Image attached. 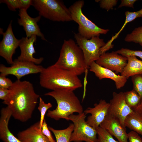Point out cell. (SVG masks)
Listing matches in <instances>:
<instances>
[{"instance_id": "6da1fadb", "label": "cell", "mask_w": 142, "mask_h": 142, "mask_svg": "<svg viewBox=\"0 0 142 142\" xmlns=\"http://www.w3.org/2000/svg\"><path fill=\"white\" fill-rule=\"evenodd\" d=\"M9 93L3 103L12 113V116L21 122H26L32 117L40 97L29 82L17 80L9 89Z\"/></svg>"}, {"instance_id": "7a4b0ae2", "label": "cell", "mask_w": 142, "mask_h": 142, "mask_svg": "<svg viewBox=\"0 0 142 142\" xmlns=\"http://www.w3.org/2000/svg\"><path fill=\"white\" fill-rule=\"evenodd\" d=\"M39 83L42 87L52 90L64 89L74 91L82 86L78 76L54 64L43 68L40 73Z\"/></svg>"}, {"instance_id": "3957f363", "label": "cell", "mask_w": 142, "mask_h": 142, "mask_svg": "<svg viewBox=\"0 0 142 142\" xmlns=\"http://www.w3.org/2000/svg\"><path fill=\"white\" fill-rule=\"evenodd\" d=\"M45 95L54 98L57 106L53 110H49L47 116L55 120L63 119L68 121L69 116L74 113L78 114L83 112L80 101L73 91L64 89H57L46 93Z\"/></svg>"}, {"instance_id": "277c9868", "label": "cell", "mask_w": 142, "mask_h": 142, "mask_svg": "<svg viewBox=\"0 0 142 142\" xmlns=\"http://www.w3.org/2000/svg\"><path fill=\"white\" fill-rule=\"evenodd\" d=\"M54 65L77 76L88 71L82 49L71 39L64 40L59 58Z\"/></svg>"}, {"instance_id": "5b68a950", "label": "cell", "mask_w": 142, "mask_h": 142, "mask_svg": "<svg viewBox=\"0 0 142 142\" xmlns=\"http://www.w3.org/2000/svg\"><path fill=\"white\" fill-rule=\"evenodd\" d=\"M39 15L50 20L57 22L72 21L69 8L59 0H34L32 4Z\"/></svg>"}, {"instance_id": "8992f818", "label": "cell", "mask_w": 142, "mask_h": 142, "mask_svg": "<svg viewBox=\"0 0 142 142\" xmlns=\"http://www.w3.org/2000/svg\"><path fill=\"white\" fill-rule=\"evenodd\" d=\"M84 4V1L79 0L69 8L72 21L78 25V33L88 39L106 34L109 31L108 29L99 27L84 15L82 11Z\"/></svg>"}, {"instance_id": "52a82bcc", "label": "cell", "mask_w": 142, "mask_h": 142, "mask_svg": "<svg viewBox=\"0 0 142 142\" xmlns=\"http://www.w3.org/2000/svg\"><path fill=\"white\" fill-rule=\"evenodd\" d=\"M86 115L83 112L77 115L73 114L69 116V120L72 121L74 125L70 142H98L97 130L85 121Z\"/></svg>"}, {"instance_id": "ba28073f", "label": "cell", "mask_w": 142, "mask_h": 142, "mask_svg": "<svg viewBox=\"0 0 142 142\" xmlns=\"http://www.w3.org/2000/svg\"><path fill=\"white\" fill-rule=\"evenodd\" d=\"M74 37L77 44L82 49L84 55L86 69L88 70L90 64L95 62L101 54L100 49L105 44L104 40L99 36L88 39L78 33H74Z\"/></svg>"}, {"instance_id": "9c48e42d", "label": "cell", "mask_w": 142, "mask_h": 142, "mask_svg": "<svg viewBox=\"0 0 142 142\" xmlns=\"http://www.w3.org/2000/svg\"><path fill=\"white\" fill-rule=\"evenodd\" d=\"M44 67L42 66L27 61H19L16 59L13 64L9 67L3 64L0 66V75H14L17 80H20L22 77L30 74L40 73Z\"/></svg>"}, {"instance_id": "30bf717a", "label": "cell", "mask_w": 142, "mask_h": 142, "mask_svg": "<svg viewBox=\"0 0 142 142\" xmlns=\"http://www.w3.org/2000/svg\"><path fill=\"white\" fill-rule=\"evenodd\" d=\"M113 98L110 101L108 114L116 118L125 128L124 121L126 116L132 113L133 110L130 108L125 101L124 93H113Z\"/></svg>"}, {"instance_id": "8fae6325", "label": "cell", "mask_w": 142, "mask_h": 142, "mask_svg": "<svg viewBox=\"0 0 142 142\" xmlns=\"http://www.w3.org/2000/svg\"><path fill=\"white\" fill-rule=\"evenodd\" d=\"M12 22L11 21L5 32L1 31L0 33L3 35V38L0 42V55L11 65L14 62L13 55L16 48L19 47L20 41V39H17L13 34Z\"/></svg>"}, {"instance_id": "7c38bea8", "label": "cell", "mask_w": 142, "mask_h": 142, "mask_svg": "<svg viewBox=\"0 0 142 142\" xmlns=\"http://www.w3.org/2000/svg\"><path fill=\"white\" fill-rule=\"evenodd\" d=\"M127 61V57L113 51L102 54L95 62L102 67L115 71L116 74L121 73Z\"/></svg>"}, {"instance_id": "4fadbf2b", "label": "cell", "mask_w": 142, "mask_h": 142, "mask_svg": "<svg viewBox=\"0 0 142 142\" xmlns=\"http://www.w3.org/2000/svg\"><path fill=\"white\" fill-rule=\"evenodd\" d=\"M109 105V103L105 100L101 99L98 104H94L93 108H88L83 111L86 115L91 114L87 118V123L94 129H97L107 114Z\"/></svg>"}, {"instance_id": "5bb4252c", "label": "cell", "mask_w": 142, "mask_h": 142, "mask_svg": "<svg viewBox=\"0 0 142 142\" xmlns=\"http://www.w3.org/2000/svg\"><path fill=\"white\" fill-rule=\"evenodd\" d=\"M18 15L19 18L18 19V23L23 27L26 37L29 38L35 35L43 40H47L37 23L40 20L41 16L39 15L36 17L32 18L28 14L27 10L23 9H19Z\"/></svg>"}, {"instance_id": "9a60e30c", "label": "cell", "mask_w": 142, "mask_h": 142, "mask_svg": "<svg viewBox=\"0 0 142 142\" xmlns=\"http://www.w3.org/2000/svg\"><path fill=\"white\" fill-rule=\"evenodd\" d=\"M37 39V36L33 35L30 38L22 37L20 39L19 47L21 53L17 59L21 61L31 62L37 65L40 64L44 59L43 57L37 58L33 57L36 52L33 44Z\"/></svg>"}, {"instance_id": "2e32d148", "label": "cell", "mask_w": 142, "mask_h": 142, "mask_svg": "<svg viewBox=\"0 0 142 142\" xmlns=\"http://www.w3.org/2000/svg\"><path fill=\"white\" fill-rule=\"evenodd\" d=\"M100 126L115 136L119 142H128L126 129L123 127L116 118L108 114Z\"/></svg>"}, {"instance_id": "e0dca14e", "label": "cell", "mask_w": 142, "mask_h": 142, "mask_svg": "<svg viewBox=\"0 0 142 142\" xmlns=\"http://www.w3.org/2000/svg\"><path fill=\"white\" fill-rule=\"evenodd\" d=\"M89 70L93 72L100 80L105 78H109L114 81L117 89H120L124 86L127 81L124 76L116 74L112 71L102 67L93 62L89 66Z\"/></svg>"}, {"instance_id": "ac0fdd59", "label": "cell", "mask_w": 142, "mask_h": 142, "mask_svg": "<svg viewBox=\"0 0 142 142\" xmlns=\"http://www.w3.org/2000/svg\"><path fill=\"white\" fill-rule=\"evenodd\" d=\"M0 138L4 142H22L10 131L8 123L12 113L7 106L2 108L0 111Z\"/></svg>"}, {"instance_id": "d6986e66", "label": "cell", "mask_w": 142, "mask_h": 142, "mask_svg": "<svg viewBox=\"0 0 142 142\" xmlns=\"http://www.w3.org/2000/svg\"><path fill=\"white\" fill-rule=\"evenodd\" d=\"M18 138L22 142H49L40 129L39 121L18 133Z\"/></svg>"}, {"instance_id": "ffe728a7", "label": "cell", "mask_w": 142, "mask_h": 142, "mask_svg": "<svg viewBox=\"0 0 142 142\" xmlns=\"http://www.w3.org/2000/svg\"><path fill=\"white\" fill-rule=\"evenodd\" d=\"M125 19L124 23L119 31L115 34L109 40L105 45L102 47L100 49V53L101 55L112 48L113 47L112 43L113 41L117 38L119 34L124 28L125 26L128 23L134 20L136 18L138 17H142V8L137 11L131 12L126 11L125 12Z\"/></svg>"}, {"instance_id": "44dd1931", "label": "cell", "mask_w": 142, "mask_h": 142, "mask_svg": "<svg viewBox=\"0 0 142 142\" xmlns=\"http://www.w3.org/2000/svg\"><path fill=\"white\" fill-rule=\"evenodd\" d=\"M126 65L121 73L127 79L130 77L142 73V60L138 59L136 57L129 56L127 57Z\"/></svg>"}, {"instance_id": "7402d4cb", "label": "cell", "mask_w": 142, "mask_h": 142, "mask_svg": "<svg viewBox=\"0 0 142 142\" xmlns=\"http://www.w3.org/2000/svg\"><path fill=\"white\" fill-rule=\"evenodd\" d=\"M125 127L128 128L142 136V117L133 111L126 117L124 121Z\"/></svg>"}, {"instance_id": "603a6c76", "label": "cell", "mask_w": 142, "mask_h": 142, "mask_svg": "<svg viewBox=\"0 0 142 142\" xmlns=\"http://www.w3.org/2000/svg\"><path fill=\"white\" fill-rule=\"evenodd\" d=\"M48 127L54 134L56 142H70L71 135L73 131V124H70L68 127L62 130H56L49 126Z\"/></svg>"}, {"instance_id": "cb8c5ba5", "label": "cell", "mask_w": 142, "mask_h": 142, "mask_svg": "<svg viewBox=\"0 0 142 142\" xmlns=\"http://www.w3.org/2000/svg\"><path fill=\"white\" fill-rule=\"evenodd\" d=\"M124 93L126 103L132 109L137 106L141 102L139 96L133 89Z\"/></svg>"}, {"instance_id": "d4e9b609", "label": "cell", "mask_w": 142, "mask_h": 142, "mask_svg": "<svg viewBox=\"0 0 142 142\" xmlns=\"http://www.w3.org/2000/svg\"><path fill=\"white\" fill-rule=\"evenodd\" d=\"M125 41L139 43L142 46V26L135 28L124 38Z\"/></svg>"}, {"instance_id": "484cf974", "label": "cell", "mask_w": 142, "mask_h": 142, "mask_svg": "<svg viewBox=\"0 0 142 142\" xmlns=\"http://www.w3.org/2000/svg\"><path fill=\"white\" fill-rule=\"evenodd\" d=\"M96 130L98 142H119L115 140L107 130L100 126H99Z\"/></svg>"}, {"instance_id": "4316f807", "label": "cell", "mask_w": 142, "mask_h": 142, "mask_svg": "<svg viewBox=\"0 0 142 142\" xmlns=\"http://www.w3.org/2000/svg\"><path fill=\"white\" fill-rule=\"evenodd\" d=\"M39 105L38 108L40 113V116L39 121L40 129H41L43 124L44 120V118L47 110L52 107V105L50 103H45L42 98L40 97L39 99Z\"/></svg>"}, {"instance_id": "83f0119b", "label": "cell", "mask_w": 142, "mask_h": 142, "mask_svg": "<svg viewBox=\"0 0 142 142\" xmlns=\"http://www.w3.org/2000/svg\"><path fill=\"white\" fill-rule=\"evenodd\" d=\"M133 84V89L138 94L142 100V73L136 74L131 77Z\"/></svg>"}, {"instance_id": "f1b7e54d", "label": "cell", "mask_w": 142, "mask_h": 142, "mask_svg": "<svg viewBox=\"0 0 142 142\" xmlns=\"http://www.w3.org/2000/svg\"><path fill=\"white\" fill-rule=\"evenodd\" d=\"M118 54L127 57L129 56H134L139 57L142 59V51L133 50L122 48L116 51Z\"/></svg>"}, {"instance_id": "f546056e", "label": "cell", "mask_w": 142, "mask_h": 142, "mask_svg": "<svg viewBox=\"0 0 142 142\" xmlns=\"http://www.w3.org/2000/svg\"><path fill=\"white\" fill-rule=\"evenodd\" d=\"M96 2H99L100 8L108 11L112 9L115 6L118 2L116 0H96Z\"/></svg>"}, {"instance_id": "4dcf8cb0", "label": "cell", "mask_w": 142, "mask_h": 142, "mask_svg": "<svg viewBox=\"0 0 142 142\" xmlns=\"http://www.w3.org/2000/svg\"><path fill=\"white\" fill-rule=\"evenodd\" d=\"M0 2L6 4L9 9L13 11H16L17 9H19L18 0H1Z\"/></svg>"}, {"instance_id": "1f68e13d", "label": "cell", "mask_w": 142, "mask_h": 142, "mask_svg": "<svg viewBox=\"0 0 142 142\" xmlns=\"http://www.w3.org/2000/svg\"><path fill=\"white\" fill-rule=\"evenodd\" d=\"M50 130L44 119L41 129L42 133L48 138L49 142H56Z\"/></svg>"}, {"instance_id": "d6a6232c", "label": "cell", "mask_w": 142, "mask_h": 142, "mask_svg": "<svg viewBox=\"0 0 142 142\" xmlns=\"http://www.w3.org/2000/svg\"><path fill=\"white\" fill-rule=\"evenodd\" d=\"M13 83L6 76L0 75V88L9 89Z\"/></svg>"}, {"instance_id": "836d02e7", "label": "cell", "mask_w": 142, "mask_h": 142, "mask_svg": "<svg viewBox=\"0 0 142 142\" xmlns=\"http://www.w3.org/2000/svg\"><path fill=\"white\" fill-rule=\"evenodd\" d=\"M128 134L129 142H142L141 138L135 132L131 131Z\"/></svg>"}, {"instance_id": "e575fe53", "label": "cell", "mask_w": 142, "mask_h": 142, "mask_svg": "<svg viewBox=\"0 0 142 142\" xmlns=\"http://www.w3.org/2000/svg\"><path fill=\"white\" fill-rule=\"evenodd\" d=\"M19 4V9L27 10L31 5H32L33 0H18Z\"/></svg>"}, {"instance_id": "d590c367", "label": "cell", "mask_w": 142, "mask_h": 142, "mask_svg": "<svg viewBox=\"0 0 142 142\" xmlns=\"http://www.w3.org/2000/svg\"><path fill=\"white\" fill-rule=\"evenodd\" d=\"M136 0H122L120 4L118 6L120 8L123 6L128 7L134 8V4L136 1Z\"/></svg>"}, {"instance_id": "8d00e7d4", "label": "cell", "mask_w": 142, "mask_h": 142, "mask_svg": "<svg viewBox=\"0 0 142 142\" xmlns=\"http://www.w3.org/2000/svg\"><path fill=\"white\" fill-rule=\"evenodd\" d=\"M10 92L9 89L0 88V99L5 100L8 96Z\"/></svg>"}, {"instance_id": "74e56055", "label": "cell", "mask_w": 142, "mask_h": 142, "mask_svg": "<svg viewBox=\"0 0 142 142\" xmlns=\"http://www.w3.org/2000/svg\"><path fill=\"white\" fill-rule=\"evenodd\" d=\"M133 109L142 117V100L139 104Z\"/></svg>"}, {"instance_id": "f35d334b", "label": "cell", "mask_w": 142, "mask_h": 142, "mask_svg": "<svg viewBox=\"0 0 142 142\" xmlns=\"http://www.w3.org/2000/svg\"></svg>"}]
</instances>
